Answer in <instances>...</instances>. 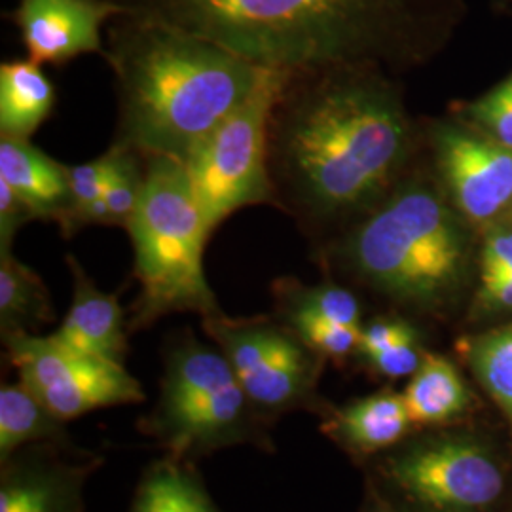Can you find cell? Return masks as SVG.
<instances>
[{
  "instance_id": "cell-1",
  "label": "cell",
  "mask_w": 512,
  "mask_h": 512,
  "mask_svg": "<svg viewBox=\"0 0 512 512\" xmlns=\"http://www.w3.org/2000/svg\"><path fill=\"white\" fill-rule=\"evenodd\" d=\"M412 150L414 128L387 73H289L268 118L274 207L317 251L389 198Z\"/></svg>"
},
{
  "instance_id": "cell-2",
  "label": "cell",
  "mask_w": 512,
  "mask_h": 512,
  "mask_svg": "<svg viewBox=\"0 0 512 512\" xmlns=\"http://www.w3.org/2000/svg\"><path fill=\"white\" fill-rule=\"evenodd\" d=\"M260 69L403 73L437 54L463 0H109Z\"/></svg>"
},
{
  "instance_id": "cell-3",
  "label": "cell",
  "mask_w": 512,
  "mask_h": 512,
  "mask_svg": "<svg viewBox=\"0 0 512 512\" xmlns=\"http://www.w3.org/2000/svg\"><path fill=\"white\" fill-rule=\"evenodd\" d=\"M114 78V145L186 164L266 78L238 55L203 38L120 14L105 35Z\"/></svg>"
},
{
  "instance_id": "cell-4",
  "label": "cell",
  "mask_w": 512,
  "mask_h": 512,
  "mask_svg": "<svg viewBox=\"0 0 512 512\" xmlns=\"http://www.w3.org/2000/svg\"><path fill=\"white\" fill-rule=\"evenodd\" d=\"M463 232L431 184L403 181L389 198L342 236L313 251L338 270L408 310L440 308L458 289Z\"/></svg>"
},
{
  "instance_id": "cell-5",
  "label": "cell",
  "mask_w": 512,
  "mask_h": 512,
  "mask_svg": "<svg viewBox=\"0 0 512 512\" xmlns=\"http://www.w3.org/2000/svg\"><path fill=\"white\" fill-rule=\"evenodd\" d=\"M274 427L256 410L211 340L203 342L192 329L165 338L158 397L137 420L143 437L167 456L198 465L238 446L275 454Z\"/></svg>"
},
{
  "instance_id": "cell-6",
  "label": "cell",
  "mask_w": 512,
  "mask_h": 512,
  "mask_svg": "<svg viewBox=\"0 0 512 512\" xmlns=\"http://www.w3.org/2000/svg\"><path fill=\"white\" fill-rule=\"evenodd\" d=\"M143 160V196L126 228L133 245V277L139 283L128 313L131 334L177 313L205 319L224 311L205 274L211 234L186 165L164 156Z\"/></svg>"
},
{
  "instance_id": "cell-7",
  "label": "cell",
  "mask_w": 512,
  "mask_h": 512,
  "mask_svg": "<svg viewBox=\"0 0 512 512\" xmlns=\"http://www.w3.org/2000/svg\"><path fill=\"white\" fill-rule=\"evenodd\" d=\"M205 336L222 351L256 410L277 423L296 412L323 416L329 406L317 387L325 359L311 351L274 313L202 319Z\"/></svg>"
},
{
  "instance_id": "cell-8",
  "label": "cell",
  "mask_w": 512,
  "mask_h": 512,
  "mask_svg": "<svg viewBox=\"0 0 512 512\" xmlns=\"http://www.w3.org/2000/svg\"><path fill=\"white\" fill-rule=\"evenodd\" d=\"M287 74L268 71L247 103L207 135L184 164L211 236L243 207H274L268 118Z\"/></svg>"
},
{
  "instance_id": "cell-9",
  "label": "cell",
  "mask_w": 512,
  "mask_h": 512,
  "mask_svg": "<svg viewBox=\"0 0 512 512\" xmlns=\"http://www.w3.org/2000/svg\"><path fill=\"white\" fill-rule=\"evenodd\" d=\"M2 346L19 382L61 420L147 401L126 365L69 348L52 334L14 332L2 336Z\"/></svg>"
},
{
  "instance_id": "cell-10",
  "label": "cell",
  "mask_w": 512,
  "mask_h": 512,
  "mask_svg": "<svg viewBox=\"0 0 512 512\" xmlns=\"http://www.w3.org/2000/svg\"><path fill=\"white\" fill-rule=\"evenodd\" d=\"M387 492L416 512H475L495 503L505 478L495 459L475 442L421 440L380 463Z\"/></svg>"
},
{
  "instance_id": "cell-11",
  "label": "cell",
  "mask_w": 512,
  "mask_h": 512,
  "mask_svg": "<svg viewBox=\"0 0 512 512\" xmlns=\"http://www.w3.org/2000/svg\"><path fill=\"white\" fill-rule=\"evenodd\" d=\"M103 456L78 444H33L0 461V512H86Z\"/></svg>"
},
{
  "instance_id": "cell-12",
  "label": "cell",
  "mask_w": 512,
  "mask_h": 512,
  "mask_svg": "<svg viewBox=\"0 0 512 512\" xmlns=\"http://www.w3.org/2000/svg\"><path fill=\"white\" fill-rule=\"evenodd\" d=\"M433 147L440 175L463 215L486 222L512 202V148L458 126L435 129Z\"/></svg>"
},
{
  "instance_id": "cell-13",
  "label": "cell",
  "mask_w": 512,
  "mask_h": 512,
  "mask_svg": "<svg viewBox=\"0 0 512 512\" xmlns=\"http://www.w3.org/2000/svg\"><path fill=\"white\" fill-rule=\"evenodd\" d=\"M120 14L109 0H18L8 19L29 59L61 67L80 55H105L103 29Z\"/></svg>"
},
{
  "instance_id": "cell-14",
  "label": "cell",
  "mask_w": 512,
  "mask_h": 512,
  "mask_svg": "<svg viewBox=\"0 0 512 512\" xmlns=\"http://www.w3.org/2000/svg\"><path fill=\"white\" fill-rule=\"evenodd\" d=\"M65 262L73 281V300L52 336L69 348L126 365L131 332L120 296L101 291L76 256H65Z\"/></svg>"
},
{
  "instance_id": "cell-15",
  "label": "cell",
  "mask_w": 512,
  "mask_h": 512,
  "mask_svg": "<svg viewBox=\"0 0 512 512\" xmlns=\"http://www.w3.org/2000/svg\"><path fill=\"white\" fill-rule=\"evenodd\" d=\"M414 427L403 393L384 389L321 416V431L355 456H374L403 442Z\"/></svg>"
},
{
  "instance_id": "cell-16",
  "label": "cell",
  "mask_w": 512,
  "mask_h": 512,
  "mask_svg": "<svg viewBox=\"0 0 512 512\" xmlns=\"http://www.w3.org/2000/svg\"><path fill=\"white\" fill-rule=\"evenodd\" d=\"M0 181L8 184L33 220L55 222L59 230L71 213L67 165L55 162L29 139L0 137Z\"/></svg>"
},
{
  "instance_id": "cell-17",
  "label": "cell",
  "mask_w": 512,
  "mask_h": 512,
  "mask_svg": "<svg viewBox=\"0 0 512 512\" xmlns=\"http://www.w3.org/2000/svg\"><path fill=\"white\" fill-rule=\"evenodd\" d=\"M128 512H222L196 463L162 454L143 469Z\"/></svg>"
},
{
  "instance_id": "cell-18",
  "label": "cell",
  "mask_w": 512,
  "mask_h": 512,
  "mask_svg": "<svg viewBox=\"0 0 512 512\" xmlns=\"http://www.w3.org/2000/svg\"><path fill=\"white\" fill-rule=\"evenodd\" d=\"M57 101L54 82L33 59L0 65V137L31 139Z\"/></svg>"
},
{
  "instance_id": "cell-19",
  "label": "cell",
  "mask_w": 512,
  "mask_h": 512,
  "mask_svg": "<svg viewBox=\"0 0 512 512\" xmlns=\"http://www.w3.org/2000/svg\"><path fill=\"white\" fill-rule=\"evenodd\" d=\"M33 444H76L69 421L61 420L21 384L0 385V461Z\"/></svg>"
},
{
  "instance_id": "cell-20",
  "label": "cell",
  "mask_w": 512,
  "mask_h": 512,
  "mask_svg": "<svg viewBox=\"0 0 512 512\" xmlns=\"http://www.w3.org/2000/svg\"><path fill=\"white\" fill-rule=\"evenodd\" d=\"M54 321L55 306L44 279L14 249H0V336L40 334Z\"/></svg>"
},
{
  "instance_id": "cell-21",
  "label": "cell",
  "mask_w": 512,
  "mask_h": 512,
  "mask_svg": "<svg viewBox=\"0 0 512 512\" xmlns=\"http://www.w3.org/2000/svg\"><path fill=\"white\" fill-rule=\"evenodd\" d=\"M414 425H439L456 418L469 403L458 368L442 355L425 353L420 368L403 391Z\"/></svg>"
},
{
  "instance_id": "cell-22",
  "label": "cell",
  "mask_w": 512,
  "mask_h": 512,
  "mask_svg": "<svg viewBox=\"0 0 512 512\" xmlns=\"http://www.w3.org/2000/svg\"><path fill=\"white\" fill-rule=\"evenodd\" d=\"M274 306H300L321 313L342 325L363 329V310L357 294L348 287L327 279L306 285L298 277H277L272 283Z\"/></svg>"
},
{
  "instance_id": "cell-23",
  "label": "cell",
  "mask_w": 512,
  "mask_h": 512,
  "mask_svg": "<svg viewBox=\"0 0 512 512\" xmlns=\"http://www.w3.org/2000/svg\"><path fill=\"white\" fill-rule=\"evenodd\" d=\"M274 315L325 361L340 363L357 353L361 338L357 327L342 325L300 306H274Z\"/></svg>"
},
{
  "instance_id": "cell-24",
  "label": "cell",
  "mask_w": 512,
  "mask_h": 512,
  "mask_svg": "<svg viewBox=\"0 0 512 512\" xmlns=\"http://www.w3.org/2000/svg\"><path fill=\"white\" fill-rule=\"evenodd\" d=\"M469 359L476 378L512 425V327L478 336Z\"/></svg>"
},
{
  "instance_id": "cell-25",
  "label": "cell",
  "mask_w": 512,
  "mask_h": 512,
  "mask_svg": "<svg viewBox=\"0 0 512 512\" xmlns=\"http://www.w3.org/2000/svg\"><path fill=\"white\" fill-rule=\"evenodd\" d=\"M120 158V148L110 145L105 154L92 162L80 165H67L69 186H71V213L65 226L61 228L63 238H73L74 234L86 228V217L95 203L99 202L114 175Z\"/></svg>"
},
{
  "instance_id": "cell-26",
  "label": "cell",
  "mask_w": 512,
  "mask_h": 512,
  "mask_svg": "<svg viewBox=\"0 0 512 512\" xmlns=\"http://www.w3.org/2000/svg\"><path fill=\"white\" fill-rule=\"evenodd\" d=\"M116 147L120 148V158L101 202L105 207V226L128 228L143 196L145 160L129 148Z\"/></svg>"
},
{
  "instance_id": "cell-27",
  "label": "cell",
  "mask_w": 512,
  "mask_h": 512,
  "mask_svg": "<svg viewBox=\"0 0 512 512\" xmlns=\"http://www.w3.org/2000/svg\"><path fill=\"white\" fill-rule=\"evenodd\" d=\"M473 116L492 139L512 148V76L476 103Z\"/></svg>"
},
{
  "instance_id": "cell-28",
  "label": "cell",
  "mask_w": 512,
  "mask_h": 512,
  "mask_svg": "<svg viewBox=\"0 0 512 512\" xmlns=\"http://www.w3.org/2000/svg\"><path fill=\"white\" fill-rule=\"evenodd\" d=\"M420 340V334L412 323L401 317H378L370 323L363 325L357 355L361 359H368L385 349L399 346L404 342Z\"/></svg>"
},
{
  "instance_id": "cell-29",
  "label": "cell",
  "mask_w": 512,
  "mask_h": 512,
  "mask_svg": "<svg viewBox=\"0 0 512 512\" xmlns=\"http://www.w3.org/2000/svg\"><path fill=\"white\" fill-rule=\"evenodd\" d=\"M423 357L425 353L421 351L420 340H414V342H404L399 346L385 349L382 353H376L363 361L372 372L389 380H397V378H410L420 368Z\"/></svg>"
},
{
  "instance_id": "cell-30",
  "label": "cell",
  "mask_w": 512,
  "mask_h": 512,
  "mask_svg": "<svg viewBox=\"0 0 512 512\" xmlns=\"http://www.w3.org/2000/svg\"><path fill=\"white\" fill-rule=\"evenodd\" d=\"M33 220L14 190L0 181V249H12L19 228Z\"/></svg>"
},
{
  "instance_id": "cell-31",
  "label": "cell",
  "mask_w": 512,
  "mask_h": 512,
  "mask_svg": "<svg viewBox=\"0 0 512 512\" xmlns=\"http://www.w3.org/2000/svg\"><path fill=\"white\" fill-rule=\"evenodd\" d=\"M492 275L512 277V228H497L484 243L482 277Z\"/></svg>"
},
{
  "instance_id": "cell-32",
  "label": "cell",
  "mask_w": 512,
  "mask_h": 512,
  "mask_svg": "<svg viewBox=\"0 0 512 512\" xmlns=\"http://www.w3.org/2000/svg\"><path fill=\"white\" fill-rule=\"evenodd\" d=\"M484 296L494 302L495 306L512 310V277L511 275H492L482 277Z\"/></svg>"
},
{
  "instance_id": "cell-33",
  "label": "cell",
  "mask_w": 512,
  "mask_h": 512,
  "mask_svg": "<svg viewBox=\"0 0 512 512\" xmlns=\"http://www.w3.org/2000/svg\"><path fill=\"white\" fill-rule=\"evenodd\" d=\"M370 512H397V511H393V509H374V511H370Z\"/></svg>"
}]
</instances>
